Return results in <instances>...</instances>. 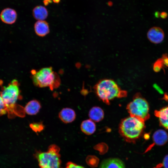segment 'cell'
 Wrapping results in <instances>:
<instances>
[{"label":"cell","mask_w":168,"mask_h":168,"mask_svg":"<svg viewBox=\"0 0 168 168\" xmlns=\"http://www.w3.org/2000/svg\"><path fill=\"white\" fill-rule=\"evenodd\" d=\"M94 90L98 97L105 104L115 98H122L127 96V92L121 90L116 82L110 79L99 81L94 87Z\"/></svg>","instance_id":"obj_1"},{"label":"cell","mask_w":168,"mask_h":168,"mask_svg":"<svg viewBox=\"0 0 168 168\" xmlns=\"http://www.w3.org/2000/svg\"><path fill=\"white\" fill-rule=\"evenodd\" d=\"M145 128L144 122L131 116L122 119L119 126V132L127 141L135 142L142 135Z\"/></svg>","instance_id":"obj_2"},{"label":"cell","mask_w":168,"mask_h":168,"mask_svg":"<svg viewBox=\"0 0 168 168\" xmlns=\"http://www.w3.org/2000/svg\"><path fill=\"white\" fill-rule=\"evenodd\" d=\"M60 149L55 144L49 147L46 152L37 151L35 156L40 168H63L59 153Z\"/></svg>","instance_id":"obj_3"},{"label":"cell","mask_w":168,"mask_h":168,"mask_svg":"<svg viewBox=\"0 0 168 168\" xmlns=\"http://www.w3.org/2000/svg\"><path fill=\"white\" fill-rule=\"evenodd\" d=\"M149 105L147 101L139 93L136 94L127 105L126 109L130 116L143 121L150 118Z\"/></svg>","instance_id":"obj_4"},{"label":"cell","mask_w":168,"mask_h":168,"mask_svg":"<svg viewBox=\"0 0 168 168\" xmlns=\"http://www.w3.org/2000/svg\"><path fill=\"white\" fill-rule=\"evenodd\" d=\"M9 116L14 114V109L16 102L19 99L20 91L17 80H13L7 86H3L0 92Z\"/></svg>","instance_id":"obj_5"},{"label":"cell","mask_w":168,"mask_h":168,"mask_svg":"<svg viewBox=\"0 0 168 168\" xmlns=\"http://www.w3.org/2000/svg\"><path fill=\"white\" fill-rule=\"evenodd\" d=\"M32 80L34 84L39 87H49L54 88L56 81L55 73L51 67L42 68L37 71H32Z\"/></svg>","instance_id":"obj_6"},{"label":"cell","mask_w":168,"mask_h":168,"mask_svg":"<svg viewBox=\"0 0 168 168\" xmlns=\"http://www.w3.org/2000/svg\"><path fill=\"white\" fill-rule=\"evenodd\" d=\"M148 40L152 43L158 44L161 43L164 37L163 30L158 27H153L148 30L147 33Z\"/></svg>","instance_id":"obj_7"},{"label":"cell","mask_w":168,"mask_h":168,"mask_svg":"<svg viewBox=\"0 0 168 168\" xmlns=\"http://www.w3.org/2000/svg\"><path fill=\"white\" fill-rule=\"evenodd\" d=\"M17 17L16 11L9 8L3 10L0 14V18L2 21L9 24L14 23L16 20Z\"/></svg>","instance_id":"obj_8"},{"label":"cell","mask_w":168,"mask_h":168,"mask_svg":"<svg viewBox=\"0 0 168 168\" xmlns=\"http://www.w3.org/2000/svg\"><path fill=\"white\" fill-rule=\"evenodd\" d=\"M99 168H125L124 162L120 159L111 158L103 161Z\"/></svg>","instance_id":"obj_9"},{"label":"cell","mask_w":168,"mask_h":168,"mask_svg":"<svg viewBox=\"0 0 168 168\" xmlns=\"http://www.w3.org/2000/svg\"><path fill=\"white\" fill-rule=\"evenodd\" d=\"M58 117L64 123H69L75 120L76 114L72 109L69 108H65L62 109L59 112Z\"/></svg>","instance_id":"obj_10"},{"label":"cell","mask_w":168,"mask_h":168,"mask_svg":"<svg viewBox=\"0 0 168 168\" xmlns=\"http://www.w3.org/2000/svg\"><path fill=\"white\" fill-rule=\"evenodd\" d=\"M154 113L158 118L160 125L168 130V106L155 110Z\"/></svg>","instance_id":"obj_11"},{"label":"cell","mask_w":168,"mask_h":168,"mask_svg":"<svg viewBox=\"0 0 168 168\" xmlns=\"http://www.w3.org/2000/svg\"><path fill=\"white\" fill-rule=\"evenodd\" d=\"M154 143L158 146H163L168 140V134L163 129H158L155 131L152 136Z\"/></svg>","instance_id":"obj_12"},{"label":"cell","mask_w":168,"mask_h":168,"mask_svg":"<svg viewBox=\"0 0 168 168\" xmlns=\"http://www.w3.org/2000/svg\"><path fill=\"white\" fill-rule=\"evenodd\" d=\"M41 108L40 103L36 100H33L27 103L24 107V110L26 114L33 115L37 114Z\"/></svg>","instance_id":"obj_13"},{"label":"cell","mask_w":168,"mask_h":168,"mask_svg":"<svg viewBox=\"0 0 168 168\" xmlns=\"http://www.w3.org/2000/svg\"><path fill=\"white\" fill-rule=\"evenodd\" d=\"M34 29L36 34L40 36H44L49 32L48 23L44 21H38L34 25Z\"/></svg>","instance_id":"obj_14"},{"label":"cell","mask_w":168,"mask_h":168,"mask_svg":"<svg viewBox=\"0 0 168 168\" xmlns=\"http://www.w3.org/2000/svg\"><path fill=\"white\" fill-rule=\"evenodd\" d=\"M88 115L90 119L94 122H99L103 119L104 113L101 108L98 106H94L89 110Z\"/></svg>","instance_id":"obj_15"},{"label":"cell","mask_w":168,"mask_h":168,"mask_svg":"<svg viewBox=\"0 0 168 168\" xmlns=\"http://www.w3.org/2000/svg\"><path fill=\"white\" fill-rule=\"evenodd\" d=\"M81 131L85 134L90 135L93 133L96 130V125L93 121L90 119L83 121L81 125Z\"/></svg>","instance_id":"obj_16"},{"label":"cell","mask_w":168,"mask_h":168,"mask_svg":"<svg viewBox=\"0 0 168 168\" xmlns=\"http://www.w3.org/2000/svg\"><path fill=\"white\" fill-rule=\"evenodd\" d=\"M32 13L34 18L38 21H44L48 16L47 9L42 6L35 7L33 10Z\"/></svg>","instance_id":"obj_17"},{"label":"cell","mask_w":168,"mask_h":168,"mask_svg":"<svg viewBox=\"0 0 168 168\" xmlns=\"http://www.w3.org/2000/svg\"><path fill=\"white\" fill-rule=\"evenodd\" d=\"M164 67L163 59L162 58H160L154 63L153 69L155 72H158L160 71L161 69H163Z\"/></svg>","instance_id":"obj_18"},{"label":"cell","mask_w":168,"mask_h":168,"mask_svg":"<svg viewBox=\"0 0 168 168\" xmlns=\"http://www.w3.org/2000/svg\"><path fill=\"white\" fill-rule=\"evenodd\" d=\"M30 127L32 130L36 133L42 131L44 128V125L41 123H34L30 125Z\"/></svg>","instance_id":"obj_19"},{"label":"cell","mask_w":168,"mask_h":168,"mask_svg":"<svg viewBox=\"0 0 168 168\" xmlns=\"http://www.w3.org/2000/svg\"><path fill=\"white\" fill-rule=\"evenodd\" d=\"M7 112L6 106L2 98L0 92V116L6 114Z\"/></svg>","instance_id":"obj_20"},{"label":"cell","mask_w":168,"mask_h":168,"mask_svg":"<svg viewBox=\"0 0 168 168\" xmlns=\"http://www.w3.org/2000/svg\"><path fill=\"white\" fill-rule=\"evenodd\" d=\"M163 167L164 168H168V155H166L164 157L161 163L156 166V168Z\"/></svg>","instance_id":"obj_21"},{"label":"cell","mask_w":168,"mask_h":168,"mask_svg":"<svg viewBox=\"0 0 168 168\" xmlns=\"http://www.w3.org/2000/svg\"><path fill=\"white\" fill-rule=\"evenodd\" d=\"M65 168H85L84 167L77 165L71 161L68 162Z\"/></svg>","instance_id":"obj_22"},{"label":"cell","mask_w":168,"mask_h":168,"mask_svg":"<svg viewBox=\"0 0 168 168\" xmlns=\"http://www.w3.org/2000/svg\"><path fill=\"white\" fill-rule=\"evenodd\" d=\"M162 58L163 60L164 66L168 67V57L167 54H164L162 55Z\"/></svg>","instance_id":"obj_23"},{"label":"cell","mask_w":168,"mask_h":168,"mask_svg":"<svg viewBox=\"0 0 168 168\" xmlns=\"http://www.w3.org/2000/svg\"><path fill=\"white\" fill-rule=\"evenodd\" d=\"M160 16L162 19H165L167 17V14L165 12H162L160 13Z\"/></svg>","instance_id":"obj_24"},{"label":"cell","mask_w":168,"mask_h":168,"mask_svg":"<svg viewBox=\"0 0 168 168\" xmlns=\"http://www.w3.org/2000/svg\"><path fill=\"white\" fill-rule=\"evenodd\" d=\"M52 2V0H44L43 2L45 6H47L49 4L51 3Z\"/></svg>","instance_id":"obj_25"},{"label":"cell","mask_w":168,"mask_h":168,"mask_svg":"<svg viewBox=\"0 0 168 168\" xmlns=\"http://www.w3.org/2000/svg\"><path fill=\"white\" fill-rule=\"evenodd\" d=\"M160 13L159 12H156L155 13V16L157 17H159L160 16Z\"/></svg>","instance_id":"obj_26"},{"label":"cell","mask_w":168,"mask_h":168,"mask_svg":"<svg viewBox=\"0 0 168 168\" xmlns=\"http://www.w3.org/2000/svg\"><path fill=\"white\" fill-rule=\"evenodd\" d=\"M54 3H58L60 1V0H52Z\"/></svg>","instance_id":"obj_27"}]
</instances>
